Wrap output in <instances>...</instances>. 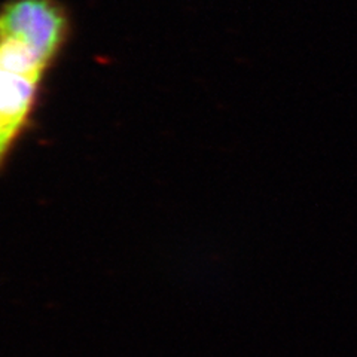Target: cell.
<instances>
[{"mask_svg":"<svg viewBox=\"0 0 357 357\" xmlns=\"http://www.w3.org/2000/svg\"><path fill=\"white\" fill-rule=\"evenodd\" d=\"M43 76L0 52V167L27 126Z\"/></svg>","mask_w":357,"mask_h":357,"instance_id":"1","label":"cell"}]
</instances>
